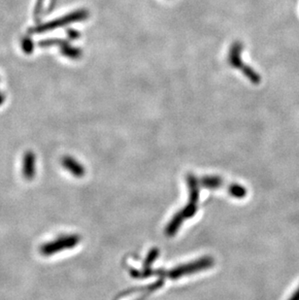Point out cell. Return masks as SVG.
I'll return each instance as SVG.
<instances>
[{"label": "cell", "mask_w": 299, "mask_h": 300, "mask_svg": "<svg viewBox=\"0 0 299 300\" xmlns=\"http://www.w3.org/2000/svg\"><path fill=\"white\" fill-rule=\"evenodd\" d=\"M80 237L76 234L63 235V236L57 238L56 240L48 242V243L42 245L40 248V253L43 256H52L62 250L74 248L80 242Z\"/></svg>", "instance_id": "cell-1"}, {"label": "cell", "mask_w": 299, "mask_h": 300, "mask_svg": "<svg viewBox=\"0 0 299 300\" xmlns=\"http://www.w3.org/2000/svg\"><path fill=\"white\" fill-rule=\"evenodd\" d=\"M159 257V250L158 249H153L150 253L147 259L145 260L144 263V269H151V265L153 264L154 260H156Z\"/></svg>", "instance_id": "cell-10"}, {"label": "cell", "mask_w": 299, "mask_h": 300, "mask_svg": "<svg viewBox=\"0 0 299 300\" xmlns=\"http://www.w3.org/2000/svg\"><path fill=\"white\" fill-rule=\"evenodd\" d=\"M201 185L209 188V189H218V188H224L226 190H228L229 185L225 184L223 180L217 176H208V177H204L201 179Z\"/></svg>", "instance_id": "cell-6"}, {"label": "cell", "mask_w": 299, "mask_h": 300, "mask_svg": "<svg viewBox=\"0 0 299 300\" xmlns=\"http://www.w3.org/2000/svg\"><path fill=\"white\" fill-rule=\"evenodd\" d=\"M21 48L24 54H31L33 50V43L29 38H23L21 41Z\"/></svg>", "instance_id": "cell-11"}, {"label": "cell", "mask_w": 299, "mask_h": 300, "mask_svg": "<svg viewBox=\"0 0 299 300\" xmlns=\"http://www.w3.org/2000/svg\"><path fill=\"white\" fill-rule=\"evenodd\" d=\"M188 185H189V188H190V202L191 203H195V204H198V201L199 199V184H198V180L197 178L190 174L188 175Z\"/></svg>", "instance_id": "cell-5"}, {"label": "cell", "mask_w": 299, "mask_h": 300, "mask_svg": "<svg viewBox=\"0 0 299 300\" xmlns=\"http://www.w3.org/2000/svg\"><path fill=\"white\" fill-rule=\"evenodd\" d=\"M61 164L66 170H68L70 173H72L77 178L83 177L86 173L84 166L81 163H79L77 160H74L70 157L63 158L61 160Z\"/></svg>", "instance_id": "cell-4"}, {"label": "cell", "mask_w": 299, "mask_h": 300, "mask_svg": "<svg viewBox=\"0 0 299 300\" xmlns=\"http://www.w3.org/2000/svg\"><path fill=\"white\" fill-rule=\"evenodd\" d=\"M4 101H5V96L2 92H0V105H2L4 103Z\"/></svg>", "instance_id": "cell-13"}, {"label": "cell", "mask_w": 299, "mask_h": 300, "mask_svg": "<svg viewBox=\"0 0 299 300\" xmlns=\"http://www.w3.org/2000/svg\"><path fill=\"white\" fill-rule=\"evenodd\" d=\"M184 219L185 218H184V216L182 215L181 212L178 213V214H176L174 216V218L172 219V220L168 223V225H167V227L165 229L166 235L167 236H173V235H175L176 232H177V230L179 229V227L181 226V224H182Z\"/></svg>", "instance_id": "cell-7"}, {"label": "cell", "mask_w": 299, "mask_h": 300, "mask_svg": "<svg viewBox=\"0 0 299 300\" xmlns=\"http://www.w3.org/2000/svg\"><path fill=\"white\" fill-rule=\"evenodd\" d=\"M214 264V260L207 257V258H202L198 261H195L193 263L190 264H185L179 266L175 269H172L170 272H167L166 275L170 278V279H178L181 276L187 275V274H192L195 272H199L201 271L202 269H206L209 268L211 266H213Z\"/></svg>", "instance_id": "cell-2"}, {"label": "cell", "mask_w": 299, "mask_h": 300, "mask_svg": "<svg viewBox=\"0 0 299 300\" xmlns=\"http://www.w3.org/2000/svg\"><path fill=\"white\" fill-rule=\"evenodd\" d=\"M197 212H198V204L190 202L181 213L185 219H188V218H193Z\"/></svg>", "instance_id": "cell-9"}, {"label": "cell", "mask_w": 299, "mask_h": 300, "mask_svg": "<svg viewBox=\"0 0 299 300\" xmlns=\"http://www.w3.org/2000/svg\"><path fill=\"white\" fill-rule=\"evenodd\" d=\"M288 300H299V287L295 291V293L292 295V297Z\"/></svg>", "instance_id": "cell-12"}, {"label": "cell", "mask_w": 299, "mask_h": 300, "mask_svg": "<svg viewBox=\"0 0 299 300\" xmlns=\"http://www.w3.org/2000/svg\"><path fill=\"white\" fill-rule=\"evenodd\" d=\"M228 194L235 199H244L247 196V190L245 187L238 184H230L228 187Z\"/></svg>", "instance_id": "cell-8"}, {"label": "cell", "mask_w": 299, "mask_h": 300, "mask_svg": "<svg viewBox=\"0 0 299 300\" xmlns=\"http://www.w3.org/2000/svg\"><path fill=\"white\" fill-rule=\"evenodd\" d=\"M22 176L25 180L34 179L36 174V156L32 151H27L22 157Z\"/></svg>", "instance_id": "cell-3"}]
</instances>
